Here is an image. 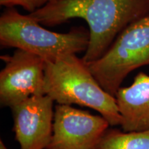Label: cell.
Returning a JSON list of instances; mask_svg holds the SVG:
<instances>
[{"mask_svg":"<svg viewBox=\"0 0 149 149\" xmlns=\"http://www.w3.org/2000/svg\"><path fill=\"white\" fill-rule=\"evenodd\" d=\"M29 15L46 26L84 19L90 41L82 59L88 64L103 56L130 24L149 15V0H54Z\"/></svg>","mask_w":149,"mask_h":149,"instance_id":"1","label":"cell"},{"mask_svg":"<svg viewBox=\"0 0 149 149\" xmlns=\"http://www.w3.org/2000/svg\"><path fill=\"white\" fill-rule=\"evenodd\" d=\"M44 91L57 104L90 108L103 116L111 126L121 125L116 99L102 88L87 63L75 54L46 62Z\"/></svg>","mask_w":149,"mask_h":149,"instance_id":"2","label":"cell"},{"mask_svg":"<svg viewBox=\"0 0 149 149\" xmlns=\"http://www.w3.org/2000/svg\"><path fill=\"white\" fill-rule=\"evenodd\" d=\"M90 33L84 28H72L66 33L44 29L29 15L6 8L0 17L1 48H15L40 56L46 62L85 52Z\"/></svg>","mask_w":149,"mask_h":149,"instance_id":"3","label":"cell"},{"mask_svg":"<svg viewBox=\"0 0 149 149\" xmlns=\"http://www.w3.org/2000/svg\"><path fill=\"white\" fill-rule=\"evenodd\" d=\"M87 64L100 86L115 97L130 72L149 65V15L130 24L103 56Z\"/></svg>","mask_w":149,"mask_h":149,"instance_id":"4","label":"cell"},{"mask_svg":"<svg viewBox=\"0 0 149 149\" xmlns=\"http://www.w3.org/2000/svg\"><path fill=\"white\" fill-rule=\"evenodd\" d=\"M5 66L0 72V104L11 108L33 95H45L46 61L40 56L16 49L2 55Z\"/></svg>","mask_w":149,"mask_h":149,"instance_id":"5","label":"cell"},{"mask_svg":"<svg viewBox=\"0 0 149 149\" xmlns=\"http://www.w3.org/2000/svg\"><path fill=\"white\" fill-rule=\"evenodd\" d=\"M110 126L102 115L57 104L53 135L46 149H95Z\"/></svg>","mask_w":149,"mask_h":149,"instance_id":"6","label":"cell"},{"mask_svg":"<svg viewBox=\"0 0 149 149\" xmlns=\"http://www.w3.org/2000/svg\"><path fill=\"white\" fill-rule=\"evenodd\" d=\"M54 101L33 95L10 108L13 132L20 149H46L53 135Z\"/></svg>","mask_w":149,"mask_h":149,"instance_id":"7","label":"cell"},{"mask_svg":"<svg viewBox=\"0 0 149 149\" xmlns=\"http://www.w3.org/2000/svg\"><path fill=\"white\" fill-rule=\"evenodd\" d=\"M122 116V130L141 131L149 129V75L139 72L128 87H120L115 95Z\"/></svg>","mask_w":149,"mask_h":149,"instance_id":"8","label":"cell"},{"mask_svg":"<svg viewBox=\"0 0 149 149\" xmlns=\"http://www.w3.org/2000/svg\"><path fill=\"white\" fill-rule=\"evenodd\" d=\"M95 149H149V129L124 132L109 128Z\"/></svg>","mask_w":149,"mask_h":149,"instance_id":"9","label":"cell"},{"mask_svg":"<svg viewBox=\"0 0 149 149\" xmlns=\"http://www.w3.org/2000/svg\"><path fill=\"white\" fill-rule=\"evenodd\" d=\"M0 5L6 8H14L16 6H19L30 13L37 9L35 0H0Z\"/></svg>","mask_w":149,"mask_h":149,"instance_id":"10","label":"cell"},{"mask_svg":"<svg viewBox=\"0 0 149 149\" xmlns=\"http://www.w3.org/2000/svg\"><path fill=\"white\" fill-rule=\"evenodd\" d=\"M54 1V0H35V6H36V8H40L41 7L44 6L47 4V3L51 2V1Z\"/></svg>","mask_w":149,"mask_h":149,"instance_id":"11","label":"cell"},{"mask_svg":"<svg viewBox=\"0 0 149 149\" xmlns=\"http://www.w3.org/2000/svg\"><path fill=\"white\" fill-rule=\"evenodd\" d=\"M0 149H8L6 146L4 142H3L2 139L0 140Z\"/></svg>","mask_w":149,"mask_h":149,"instance_id":"12","label":"cell"}]
</instances>
